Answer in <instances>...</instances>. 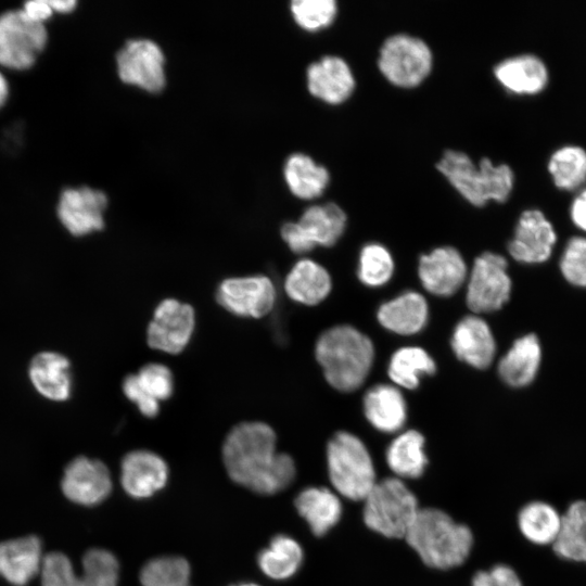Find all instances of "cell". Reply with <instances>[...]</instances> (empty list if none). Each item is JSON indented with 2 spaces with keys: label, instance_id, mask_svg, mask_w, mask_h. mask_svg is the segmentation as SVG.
<instances>
[{
  "label": "cell",
  "instance_id": "obj_1",
  "mask_svg": "<svg viewBox=\"0 0 586 586\" xmlns=\"http://www.w3.org/2000/svg\"><path fill=\"white\" fill-rule=\"evenodd\" d=\"M273 429L260 421L233 426L222 445V459L229 476L240 485L263 495L276 494L294 480L291 456L276 450Z\"/></svg>",
  "mask_w": 586,
  "mask_h": 586
},
{
  "label": "cell",
  "instance_id": "obj_2",
  "mask_svg": "<svg viewBox=\"0 0 586 586\" xmlns=\"http://www.w3.org/2000/svg\"><path fill=\"white\" fill-rule=\"evenodd\" d=\"M315 356L327 382L337 391L352 392L368 377L374 358L370 339L354 327H332L318 337Z\"/></svg>",
  "mask_w": 586,
  "mask_h": 586
},
{
  "label": "cell",
  "instance_id": "obj_3",
  "mask_svg": "<svg viewBox=\"0 0 586 586\" xmlns=\"http://www.w3.org/2000/svg\"><path fill=\"white\" fill-rule=\"evenodd\" d=\"M405 539L424 564L438 570L461 565L473 546L471 530L436 508H420Z\"/></svg>",
  "mask_w": 586,
  "mask_h": 586
},
{
  "label": "cell",
  "instance_id": "obj_4",
  "mask_svg": "<svg viewBox=\"0 0 586 586\" xmlns=\"http://www.w3.org/2000/svg\"><path fill=\"white\" fill-rule=\"evenodd\" d=\"M436 168L474 206H483L488 201L502 203L513 188L512 169L507 164L496 165L488 157L475 164L467 153L449 149L443 153Z\"/></svg>",
  "mask_w": 586,
  "mask_h": 586
},
{
  "label": "cell",
  "instance_id": "obj_5",
  "mask_svg": "<svg viewBox=\"0 0 586 586\" xmlns=\"http://www.w3.org/2000/svg\"><path fill=\"white\" fill-rule=\"evenodd\" d=\"M329 480L341 496L362 501L377 483L372 458L356 435L341 431L327 446Z\"/></svg>",
  "mask_w": 586,
  "mask_h": 586
},
{
  "label": "cell",
  "instance_id": "obj_6",
  "mask_svg": "<svg viewBox=\"0 0 586 586\" xmlns=\"http://www.w3.org/2000/svg\"><path fill=\"white\" fill-rule=\"evenodd\" d=\"M362 501L365 524L388 538H405L420 510L416 495L395 476L377 481Z\"/></svg>",
  "mask_w": 586,
  "mask_h": 586
},
{
  "label": "cell",
  "instance_id": "obj_7",
  "mask_svg": "<svg viewBox=\"0 0 586 586\" xmlns=\"http://www.w3.org/2000/svg\"><path fill=\"white\" fill-rule=\"evenodd\" d=\"M433 54L421 38L405 33L387 37L378 55V67L393 85L411 88L420 85L430 74Z\"/></svg>",
  "mask_w": 586,
  "mask_h": 586
},
{
  "label": "cell",
  "instance_id": "obj_8",
  "mask_svg": "<svg viewBox=\"0 0 586 586\" xmlns=\"http://www.w3.org/2000/svg\"><path fill=\"white\" fill-rule=\"evenodd\" d=\"M41 586H117L119 564L109 550L93 548L82 558V573L76 575L71 560L61 552L44 555Z\"/></svg>",
  "mask_w": 586,
  "mask_h": 586
},
{
  "label": "cell",
  "instance_id": "obj_9",
  "mask_svg": "<svg viewBox=\"0 0 586 586\" xmlns=\"http://www.w3.org/2000/svg\"><path fill=\"white\" fill-rule=\"evenodd\" d=\"M347 217L335 203L311 205L300 219L285 222L281 237L295 254H305L316 246H332L345 231Z\"/></svg>",
  "mask_w": 586,
  "mask_h": 586
},
{
  "label": "cell",
  "instance_id": "obj_10",
  "mask_svg": "<svg viewBox=\"0 0 586 586\" xmlns=\"http://www.w3.org/2000/svg\"><path fill=\"white\" fill-rule=\"evenodd\" d=\"M48 42L43 24L30 21L21 9L0 14V66L24 71L30 68Z\"/></svg>",
  "mask_w": 586,
  "mask_h": 586
},
{
  "label": "cell",
  "instance_id": "obj_11",
  "mask_svg": "<svg viewBox=\"0 0 586 586\" xmlns=\"http://www.w3.org/2000/svg\"><path fill=\"white\" fill-rule=\"evenodd\" d=\"M512 282L507 259L493 252L475 258L467 288V305L474 313L500 309L509 300Z\"/></svg>",
  "mask_w": 586,
  "mask_h": 586
},
{
  "label": "cell",
  "instance_id": "obj_12",
  "mask_svg": "<svg viewBox=\"0 0 586 586\" xmlns=\"http://www.w3.org/2000/svg\"><path fill=\"white\" fill-rule=\"evenodd\" d=\"M119 79L156 93L166 85L165 56L161 47L146 38L130 39L116 54Z\"/></svg>",
  "mask_w": 586,
  "mask_h": 586
},
{
  "label": "cell",
  "instance_id": "obj_13",
  "mask_svg": "<svg viewBox=\"0 0 586 586\" xmlns=\"http://www.w3.org/2000/svg\"><path fill=\"white\" fill-rule=\"evenodd\" d=\"M218 304L238 317L262 318L275 307L277 290L265 275L224 279L216 291Z\"/></svg>",
  "mask_w": 586,
  "mask_h": 586
},
{
  "label": "cell",
  "instance_id": "obj_14",
  "mask_svg": "<svg viewBox=\"0 0 586 586\" xmlns=\"http://www.w3.org/2000/svg\"><path fill=\"white\" fill-rule=\"evenodd\" d=\"M194 328L193 307L176 298H165L154 309L146 329V342L153 349L179 354L188 346Z\"/></svg>",
  "mask_w": 586,
  "mask_h": 586
},
{
  "label": "cell",
  "instance_id": "obj_15",
  "mask_svg": "<svg viewBox=\"0 0 586 586\" xmlns=\"http://www.w3.org/2000/svg\"><path fill=\"white\" fill-rule=\"evenodd\" d=\"M107 196L90 187L66 188L56 205L61 225L75 237H84L104 228Z\"/></svg>",
  "mask_w": 586,
  "mask_h": 586
},
{
  "label": "cell",
  "instance_id": "obj_16",
  "mask_svg": "<svg viewBox=\"0 0 586 586\" xmlns=\"http://www.w3.org/2000/svg\"><path fill=\"white\" fill-rule=\"evenodd\" d=\"M557 242L551 222L538 209L524 211L508 243V252L521 264L536 265L547 262Z\"/></svg>",
  "mask_w": 586,
  "mask_h": 586
},
{
  "label": "cell",
  "instance_id": "obj_17",
  "mask_svg": "<svg viewBox=\"0 0 586 586\" xmlns=\"http://www.w3.org/2000/svg\"><path fill=\"white\" fill-rule=\"evenodd\" d=\"M61 486L69 500L84 506H94L110 495L112 481L103 462L79 456L66 466Z\"/></svg>",
  "mask_w": 586,
  "mask_h": 586
},
{
  "label": "cell",
  "instance_id": "obj_18",
  "mask_svg": "<svg viewBox=\"0 0 586 586\" xmlns=\"http://www.w3.org/2000/svg\"><path fill=\"white\" fill-rule=\"evenodd\" d=\"M418 275L424 289L437 296H450L467 277V265L453 246H441L419 259Z\"/></svg>",
  "mask_w": 586,
  "mask_h": 586
},
{
  "label": "cell",
  "instance_id": "obj_19",
  "mask_svg": "<svg viewBox=\"0 0 586 586\" xmlns=\"http://www.w3.org/2000/svg\"><path fill=\"white\" fill-rule=\"evenodd\" d=\"M307 88L329 104L346 101L355 90L356 80L348 63L339 55H324L306 69Z\"/></svg>",
  "mask_w": 586,
  "mask_h": 586
},
{
  "label": "cell",
  "instance_id": "obj_20",
  "mask_svg": "<svg viewBox=\"0 0 586 586\" xmlns=\"http://www.w3.org/2000/svg\"><path fill=\"white\" fill-rule=\"evenodd\" d=\"M167 479L165 460L151 450H133L123 458L120 482L125 492L133 498L154 495L165 486Z\"/></svg>",
  "mask_w": 586,
  "mask_h": 586
},
{
  "label": "cell",
  "instance_id": "obj_21",
  "mask_svg": "<svg viewBox=\"0 0 586 586\" xmlns=\"http://www.w3.org/2000/svg\"><path fill=\"white\" fill-rule=\"evenodd\" d=\"M28 378L37 393L49 400L63 402L71 397V362L61 353L46 351L35 355L28 366Z\"/></svg>",
  "mask_w": 586,
  "mask_h": 586
},
{
  "label": "cell",
  "instance_id": "obj_22",
  "mask_svg": "<svg viewBox=\"0 0 586 586\" xmlns=\"http://www.w3.org/2000/svg\"><path fill=\"white\" fill-rule=\"evenodd\" d=\"M451 347L466 364L485 369L493 362L496 343L488 324L477 316H467L456 326Z\"/></svg>",
  "mask_w": 586,
  "mask_h": 586
},
{
  "label": "cell",
  "instance_id": "obj_23",
  "mask_svg": "<svg viewBox=\"0 0 586 586\" xmlns=\"http://www.w3.org/2000/svg\"><path fill=\"white\" fill-rule=\"evenodd\" d=\"M41 542L25 536L0 543V576L15 586L26 585L42 565Z\"/></svg>",
  "mask_w": 586,
  "mask_h": 586
},
{
  "label": "cell",
  "instance_id": "obj_24",
  "mask_svg": "<svg viewBox=\"0 0 586 586\" xmlns=\"http://www.w3.org/2000/svg\"><path fill=\"white\" fill-rule=\"evenodd\" d=\"M542 361V346L535 334L517 339L498 362L500 379L511 387H524L536 378Z\"/></svg>",
  "mask_w": 586,
  "mask_h": 586
},
{
  "label": "cell",
  "instance_id": "obj_25",
  "mask_svg": "<svg viewBox=\"0 0 586 586\" xmlns=\"http://www.w3.org/2000/svg\"><path fill=\"white\" fill-rule=\"evenodd\" d=\"M364 411L373 428L384 433L403 429L407 419V405L402 392L390 384H378L364 396Z\"/></svg>",
  "mask_w": 586,
  "mask_h": 586
},
{
  "label": "cell",
  "instance_id": "obj_26",
  "mask_svg": "<svg viewBox=\"0 0 586 586\" xmlns=\"http://www.w3.org/2000/svg\"><path fill=\"white\" fill-rule=\"evenodd\" d=\"M331 277L317 262L302 258L288 272L283 289L294 302L303 305L321 303L331 291Z\"/></svg>",
  "mask_w": 586,
  "mask_h": 586
},
{
  "label": "cell",
  "instance_id": "obj_27",
  "mask_svg": "<svg viewBox=\"0 0 586 586\" xmlns=\"http://www.w3.org/2000/svg\"><path fill=\"white\" fill-rule=\"evenodd\" d=\"M494 75L506 89L519 94L537 93L548 81L546 65L533 54H521L500 61L494 67Z\"/></svg>",
  "mask_w": 586,
  "mask_h": 586
},
{
  "label": "cell",
  "instance_id": "obj_28",
  "mask_svg": "<svg viewBox=\"0 0 586 586\" xmlns=\"http://www.w3.org/2000/svg\"><path fill=\"white\" fill-rule=\"evenodd\" d=\"M428 303L417 292L408 291L383 303L378 309V320L385 329L410 335L423 329L428 321Z\"/></svg>",
  "mask_w": 586,
  "mask_h": 586
},
{
  "label": "cell",
  "instance_id": "obj_29",
  "mask_svg": "<svg viewBox=\"0 0 586 586\" xmlns=\"http://www.w3.org/2000/svg\"><path fill=\"white\" fill-rule=\"evenodd\" d=\"M294 504L316 536L328 533L342 515L339 496L327 487H307L297 495Z\"/></svg>",
  "mask_w": 586,
  "mask_h": 586
},
{
  "label": "cell",
  "instance_id": "obj_30",
  "mask_svg": "<svg viewBox=\"0 0 586 586\" xmlns=\"http://www.w3.org/2000/svg\"><path fill=\"white\" fill-rule=\"evenodd\" d=\"M283 176L289 190L303 200L320 196L330 181L329 170L304 153H294L286 158Z\"/></svg>",
  "mask_w": 586,
  "mask_h": 586
},
{
  "label": "cell",
  "instance_id": "obj_31",
  "mask_svg": "<svg viewBox=\"0 0 586 586\" xmlns=\"http://www.w3.org/2000/svg\"><path fill=\"white\" fill-rule=\"evenodd\" d=\"M385 459L395 477H420L428 464L423 435L416 430L398 434L386 448Z\"/></svg>",
  "mask_w": 586,
  "mask_h": 586
},
{
  "label": "cell",
  "instance_id": "obj_32",
  "mask_svg": "<svg viewBox=\"0 0 586 586\" xmlns=\"http://www.w3.org/2000/svg\"><path fill=\"white\" fill-rule=\"evenodd\" d=\"M562 559L586 562V501L572 502L561 515V526L552 544Z\"/></svg>",
  "mask_w": 586,
  "mask_h": 586
},
{
  "label": "cell",
  "instance_id": "obj_33",
  "mask_svg": "<svg viewBox=\"0 0 586 586\" xmlns=\"http://www.w3.org/2000/svg\"><path fill=\"white\" fill-rule=\"evenodd\" d=\"M303 549L290 536L277 535L257 558L260 570L270 578L286 579L293 576L303 563Z\"/></svg>",
  "mask_w": 586,
  "mask_h": 586
},
{
  "label": "cell",
  "instance_id": "obj_34",
  "mask_svg": "<svg viewBox=\"0 0 586 586\" xmlns=\"http://www.w3.org/2000/svg\"><path fill=\"white\" fill-rule=\"evenodd\" d=\"M518 525L522 535L531 543L552 545L561 526V514L550 504L532 501L521 508Z\"/></svg>",
  "mask_w": 586,
  "mask_h": 586
},
{
  "label": "cell",
  "instance_id": "obj_35",
  "mask_svg": "<svg viewBox=\"0 0 586 586\" xmlns=\"http://www.w3.org/2000/svg\"><path fill=\"white\" fill-rule=\"evenodd\" d=\"M435 371V361L423 348L417 346L397 349L387 368L390 379L398 386L409 390L416 388L423 375H431Z\"/></svg>",
  "mask_w": 586,
  "mask_h": 586
},
{
  "label": "cell",
  "instance_id": "obj_36",
  "mask_svg": "<svg viewBox=\"0 0 586 586\" xmlns=\"http://www.w3.org/2000/svg\"><path fill=\"white\" fill-rule=\"evenodd\" d=\"M555 184L574 190L586 181V152L578 146H564L556 151L548 165Z\"/></svg>",
  "mask_w": 586,
  "mask_h": 586
},
{
  "label": "cell",
  "instance_id": "obj_37",
  "mask_svg": "<svg viewBox=\"0 0 586 586\" xmlns=\"http://www.w3.org/2000/svg\"><path fill=\"white\" fill-rule=\"evenodd\" d=\"M191 569L181 557H160L150 560L140 572L142 586H189Z\"/></svg>",
  "mask_w": 586,
  "mask_h": 586
},
{
  "label": "cell",
  "instance_id": "obj_38",
  "mask_svg": "<svg viewBox=\"0 0 586 586\" xmlns=\"http://www.w3.org/2000/svg\"><path fill=\"white\" fill-rule=\"evenodd\" d=\"M394 262L388 250L379 243L366 244L359 254L358 278L368 286H381L392 277Z\"/></svg>",
  "mask_w": 586,
  "mask_h": 586
},
{
  "label": "cell",
  "instance_id": "obj_39",
  "mask_svg": "<svg viewBox=\"0 0 586 586\" xmlns=\"http://www.w3.org/2000/svg\"><path fill=\"white\" fill-rule=\"evenodd\" d=\"M290 10L298 26L316 31L333 22L337 14V2L335 0H293Z\"/></svg>",
  "mask_w": 586,
  "mask_h": 586
},
{
  "label": "cell",
  "instance_id": "obj_40",
  "mask_svg": "<svg viewBox=\"0 0 586 586\" xmlns=\"http://www.w3.org/2000/svg\"><path fill=\"white\" fill-rule=\"evenodd\" d=\"M141 391L151 399L161 403L174 393V375L171 370L158 362L142 366L133 373Z\"/></svg>",
  "mask_w": 586,
  "mask_h": 586
},
{
  "label": "cell",
  "instance_id": "obj_41",
  "mask_svg": "<svg viewBox=\"0 0 586 586\" xmlns=\"http://www.w3.org/2000/svg\"><path fill=\"white\" fill-rule=\"evenodd\" d=\"M559 270L573 286L586 289V238H571L560 256Z\"/></svg>",
  "mask_w": 586,
  "mask_h": 586
},
{
  "label": "cell",
  "instance_id": "obj_42",
  "mask_svg": "<svg viewBox=\"0 0 586 586\" xmlns=\"http://www.w3.org/2000/svg\"><path fill=\"white\" fill-rule=\"evenodd\" d=\"M472 586H522V583L512 568L497 564L476 572L472 578Z\"/></svg>",
  "mask_w": 586,
  "mask_h": 586
},
{
  "label": "cell",
  "instance_id": "obj_43",
  "mask_svg": "<svg viewBox=\"0 0 586 586\" xmlns=\"http://www.w3.org/2000/svg\"><path fill=\"white\" fill-rule=\"evenodd\" d=\"M124 395L132 402L139 411L148 418L156 417L160 411V403L148 397L139 387L135 374H128L122 383Z\"/></svg>",
  "mask_w": 586,
  "mask_h": 586
},
{
  "label": "cell",
  "instance_id": "obj_44",
  "mask_svg": "<svg viewBox=\"0 0 586 586\" xmlns=\"http://www.w3.org/2000/svg\"><path fill=\"white\" fill-rule=\"evenodd\" d=\"M21 11L30 21L43 24L54 14L49 0H30L23 4Z\"/></svg>",
  "mask_w": 586,
  "mask_h": 586
},
{
  "label": "cell",
  "instance_id": "obj_45",
  "mask_svg": "<svg viewBox=\"0 0 586 586\" xmlns=\"http://www.w3.org/2000/svg\"><path fill=\"white\" fill-rule=\"evenodd\" d=\"M570 213L573 224L586 232V189L574 199Z\"/></svg>",
  "mask_w": 586,
  "mask_h": 586
},
{
  "label": "cell",
  "instance_id": "obj_46",
  "mask_svg": "<svg viewBox=\"0 0 586 586\" xmlns=\"http://www.w3.org/2000/svg\"><path fill=\"white\" fill-rule=\"evenodd\" d=\"M54 13L67 14L75 10L77 1L75 0H49Z\"/></svg>",
  "mask_w": 586,
  "mask_h": 586
},
{
  "label": "cell",
  "instance_id": "obj_47",
  "mask_svg": "<svg viewBox=\"0 0 586 586\" xmlns=\"http://www.w3.org/2000/svg\"><path fill=\"white\" fill-rule=\"evenodd\" d=\"M10 93L9 82L0 71V109L5 104Z\"/></svg>",
  "mask_w": 586,
  "mask_h": 586
},
{
  "label": "cell",
  "instance_id": "obj_48",
  "mask_svg": "<svg viewBox=\"0 0 586 586\" xmlns=\"http://www.w3.org/2000/svg\"><path fill=\"white\" fill-rule=\"evenodd\" d=\"M233 586H259V585L253 584V583H244V584H239V585H233Z\"/></svg>",
  "mask_w": 586,
  "mask_h": 586
}]
</instances>
